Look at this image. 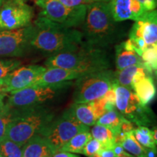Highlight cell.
<instances>
[{
    "label": "cell",
    "instance_id": "f35d334b",
    "mask_svg": "<svg viewBox=\"0 0 157 157\" xmlns=\"http://www.w3.org/2000/svg\"><path fill=\"white\" fill-rule=\"evenodd\" d=\"M3 98H4V93H1L0 92V107L3 106L4 104H3Z\"/></svg>",
    "mask_w": 157,
    "mask_h": 157
},
{
    "label": "cell",
    "instance_id": "7402d4cb",
    "mask_svg": "<svg viewBox=\"0 0 157 157\" xmlns=\"http://www.w3.org/2000/svg\"><path fill=\"white\" fill-rule=\"evenodd\" d=\"M92 138L93 137L90 130L79 132L63 145L58 151L81 154L84 147Z\"/></svg>",
    "mask_w": 157,
    "mask_h": 157
},
{
    "label": "cell",
    "instance_id": "2e32d148",
    "mask_svg": "<svg viewBox=\"0 0 157 157\" xmlns=\"http://www.w3.org/2000/svg\"><path fill=\"white\" fill-rule=\"evenodd\" d=\"M52 154L50 145L42 135L36 134L22 146V157H43Z\"/></svg>",
    "mask_w": 157,
    "mask_h": 157
},
{
    "label": "cell",
    "instance_id": "8992f818",
    "mask_svg": "<svg viewBox=\"0 0 157 157\" xmlns=\"http://www.w3.org/2000/svg\"><path fill=\"white\" fill-rule=\"evenodd\" d=\"M115 83L114 72L109 69L86 74L76 79L74 103H87L101 98Z\"/></svg>",
    "mask_w": 157,
    "mask_h": 157
},
{
    "label": "cell",
    "instance_id": "cb8c5ba5",
    "mask_svg": "<svg viewBox=\"0 0 157 157\" xmlns=\"http://www.w3.org/2000/svg\"><path fill=\"white\" fill-rule=\"evenodd\" d=\"M121 145L127 153L135 157H146V148L137 142L133 135V131L127 134L126 138L121 142Z\"/></svg>",
    "mask_w": 157,
    "mask_h": 157
},
{
    "label": "cell",
    "instance_id": "30bf717a",
    "mask_svg": "<svg viewBox=\"0 0 157 157\" xmlns=\"http://www.w3.org/2000/svg\"><path fill=\"white\" fill-rule=\"evenodd\" d=\"M34 8L25 0H5L0 7V30H13L31 25Z\"/></svg>",
    "mask_w": 157,
    "mask_h": 157
},
{
    "label": "cell",
    "instance_id": "83f0119b",
    "mask_svg": "<svg viewBox=\"0 0 157 157\" xmlns=\"http://www.w3.org/2000/svg\"><path fill=\"white\" fill-rule=\"evenodd\" d=\"M15 114V111L7 105H4L0 111V143L6 139V132L10 123L13 120Z\"/></svg>",
    "mask_w": 157,
    "mask_h": 157
},
{
    "label": "cell",
    "instance_id": "74e56055",
    "mask_svg": "<svg viewBox=\"0 0 157 157\" xmlns=\"http://www.w3.org/2000/svg\"><path fill=\"white\" fill-rule=\"evenodd\" d=\"M152 132V136H153V138H154V140L155 142L157 143V137H156V135H157V130H156V128H155L154 130H151Z\"/></svg>",
    "mask_w": 157,
    "mask_h": 157
},
{
    "label": "cell",
    "instance_id": "d6986e66",
    "mask_svg": "<svg viewBox=\"0 0 157 157\" xmlns=\"http://www.w3.org/2000/svg\"><path fill=\"white\" fill-rule=\"evenodd\" d=\"M74 117L82 124L87 127L95 125L96 120L94 113L90 103H74L68 109Z\"/></svg>",
    "mask_w": 157,
    "mask_h": 157
},
{
    "label": "cell",
    "instance_id": "8d00e7d4",
    "mask_svg": "<svg viewBox=\"0 0 157 157\" xmlns=\"http://www.w3.org/2000/svg\"><path fill=\"white\" fill-rule=\"evenodd\" d=\"M52 157H78L76 155L72 154V153L69 152H63V151H58L55 153Z\"/></svg>",
    "mask_w": 157,
    "mask_h": 157
},
{
    "label": "cell",
    "instance_id": "277c9868",
    "mask_svg": "<svg viewBox=\"0 0 157 157\" xmlns=\"http://www.w3.org/2000/svg\"><path fill=\"white\" fill-rule=\"evenodd\" d=\"M15 111L6 132V138L22 147L55 117L53 113L43 105H37Z\"/></svg>",
    "mask_w": 157,
    "mask_h": 157
},
{
    "label": "cell",
    "instance_id": "4fadbf2b",
    "mask_svg": "<svg viewBox=\"0 0 157 157\" xmlns=\"http://www.w3.org/2000/svg\"><path fill=\"white\" fill-rule=\"evenodd\" d=\"M109 5L116 22L127 20L138 21L148 12L137 0H110Z\"/></svg>",
    "mask_w": 157,
    "mask_h": 157
},
{
    "label": "cell",
    "instance_id": "4dcf8cb0",
    "mask_svg": "<svg viewBox=\"0 0 157 157\" xmlns=\"http://www.w3.org/2000/svg\"><path fill=\"white\" fill-rule=\"evenodd\" d=\"M90 104L93 109L94 116L97 121L99 118H101L107 112L106 108H105V102L103 97L90 102Z\"/></svg>",
    "mask_w": 157,
    "mask_h": 157
},
{
    "label": "cell",
    "instance_id": "e575fe53",
    "mask_svg": "<svg viewBox=\"0 0 157 157\" xmlns=\"http://www.w3.org/2000/svg\"><path fill=\"white\" fill-rule=\"evenodd\" d=\"M134 125H133L132 122L129 121L128 119H126L122 123L121 127V132L124 133V134L127 135L128 133L132 132L134 130Z\"/></svg>",
    "mask_w": 157,
    "mask_h": 157
},
{
    "label": "cell",
    "instance_id": "d6a6232c",
    "mask_svg": "<svg viewBox=\"0 0 157 157\" xmlns=\"http://www.w3.org/2000/svg\"><path fill=\"white\" fill-rule=\"evenodd\" d=\"M103 98L105 100V108H106L107 111L116 109V94L113 85L111 89H109L105 93Z\"/></svg>",
    "mask_w": 157,
    "mask_h": 157
},
{
    "label": "cell",
    "instance_id": "ba28073f",
    "mask_svg": "<svg viewBox=\"0 0 157 157\" xmlns=\"http://www.w3.org/2000/svg\"><path fill=\"white\" fill-rule=\"evenodd\" d=\"M36 5L42 9L39 15L69 29L83 24L87 13V5L71 7L58 0H36Z\"/></svg>",
    "mask_w": 157,
    "mask_h": 157
},
{
    "label": "cell",
    "instance_id": "7a4b0ae2",
    "mask_svg": "<svg viewBox=\"0 0 157 157\" xmlns=\"http://www.w3.org/2000/svg\"><path fill=\"white\" fill-rule=\"evenodd\" d=\"M82 33L84 42L94 48L103 49L115 42L119 36L118 28L109 3L95 2L87 5Z\"/></svg>",
    "mask_w": 157,
    "mask_h": 157
},
{
    "label": "cell",
    "instance_id": "8fae6325",
    "mask_svg": "<svg viewBox=\"0 0 157 157\" xmlns=\"http://www.w3.org/2000/svg\"><path fill=\"white\" fill-rule=\"evenodd\" d=\"M34 25L13 30H0V57H21L31 48Z\"/></svg>",
    "mask_w": 157,
    "mask_h": 157
},
{
    "label": "cell",
    "instance_id": "ffe728a7",
    "mask_svg": "<svg viewBox=\"0 0 157 157\" xmlns=\"http://www.w3.org/2000/svg\"><path fill=\"white\" fill-rule=\"evenodd\" d=\"M126 119V118L116 108L114 109L108 111L105 114L98 119L96 124L107 127L108 128L111 129L114 133L115 136H117L120 132L121 124Z\"/></svg>",
    "mask_w": 157,
    "mask_h": 157
},
{
    "label": "cell",
    "instance_id": "60d3db41",
    "mask_svg": "<svg viewBox=\"0 0 157 157\" xmlns=\"http://www.w3.org/2000/svg\"><path fill=\"white\" fill-rule=\"evenodd\" d=\"M52 156H53L52 154H50V155H47V156H44L43 157H52Z\"/></svg>",
    "mask_w": 157,
    "mask_h": 157
},
{
    "label": "cell",
    "instance_id": "d590c367",
    "mask_svg": "<svg viewBox=\"0 0 157 157\" xmlns=\"http://www.w3.org/2000/svg\"><path fill=\"white\" fill-rule=\"evenodd\" d=\"M90 157H117L112 149H102Z\"/></svg>",
    "mask_w": 157,
    "mask_h": 157
},
{
    "label": "cell",
    "instance_id": "5b68a950",
    "mask_svg": "<svg viewBox=\"0 0 157 157\" xmlns=\"http://www.w3.org/2000/svg\"><path fill=\"white\" fill-rule=\"evenodd\" d=\"M88 130L89 127L76 120L68 109L60 117H54L39 134L48 141L54 154L76 134Z\"/></svg>",
    "mask_w": 157,
    "mask_h": 157
},
{
    "label": "cell",
    "instance_id": "484cf974",
    "mask_svg": "<svg viewBox=\"0 0 157 157\" xmlns=\"http://www.w3.org/2000/svg\"><path fill=\"white\" fill-rule=\"evenodd\" d=\"M135 139L141 146L147 148H156V143L152 136V132L148 127L139 126L133 130Z\"/></svg>",
    "mask_w": 157,
    "mask_h": 157
},
{
    "label": "cell",
    "instance_id": "6da1fadb",
    "mask_svg": "<svg viewBox=\"0 0 157 157\" xmlns=\"http://www.w3.org/2000/svg\"><path fill=\"white\" fill-rule=\"evenodd\" d=\"M34 26L35 31L31 48L50 56L73 50L84 42L82 31L66 28L42 15L36 19Z\"/></svg>",
    "mask_w": 157,
    "mask_h": 157
},
{
    "label": "cell",
    "instance_id": "7c38bea8",
    "mask_svg": "<svg viewBox=\"0 0 157 157\" xmlns=\"http://www.w3.org/2000/svg\"><path fill=\"white\" fill-rule=\"evenodd\" d=\"M46 68L38 65L18 67L0 83V92L10 93L34 85Z\"/></svg>",
    "mask_w": 157,
    "mask_h": 157
},
{
    "label": "cell",
    "instance_id": "f546056e",
    "mask_svg": "<svg viewBox=\"0 0 157 157\" xmlns=\"http://www.w3.org/2000/svg\"><path fill=\"white\" fill-rule=\"evenodd\" d=\"M102 149H103V147L102 146L101 143L96 140V139L92 138L85 145V146L84 147L81 154L85 155L86 156L90 157L93 156L94 154H97L98 151H100Z\"/></svg>",
    "mask_w": 157,
    "mask_h": 157
},
{
    "label": "cell",
    "instance_id": "ab89813d",
    "mask_svg": "<svg viewBox=\"0 0 157 157\" xmlns=\"http://www.w3.org/2000/svg\"><path fill=\"white\" fill-rule=\"evenodd\" d=\"M4 2H5V0H0V7H1L2 5Z\"/></svg>",
    "mask_w": 157,
    "mask_h": 157
},
{
    "label": "cell",
    "instance_id": "9c48e42d",
    "mask_svg": "<svg viewBox=\"0 0 157 157\" xmlns=\"http://www.w3.org/2000/svg\"><path fill=\"white\" fill-rule=\"evenodd\" d=\"M68 86V84L56 86L32 85L17 91L12 92L7 105L11 109H25L42 105L53 99L63 88Z\"/></svg>",
    "mask_w": 157,
    "mask_h": 157
},
{
    "label": "cell",
    "instance_id": "5bb4252c",
    "mask_svg": "<svg viewBox=\"0 0 157 157\" xmlns=\"http://www.w3.org/2000/svg\"><path fill=\"white\" fill-rule=\"evenodd\" d=\"M46 70L34 85L56 86L68 84L73 80L86 75L85 73L75 70L64 69L56 67H46Z\"/></svg>",
    "mask_w": 157,
    "mask_h": 157
},
{
    "label": "cell",
    "instance_id": "4316f807",
    "mask_svg": "<svg viewBox=\"0 0 157 157\" xmlns=\"http://www.w3.org/2000/svg\"><path fill=\"white\" fill-rule=\"evenodd\" d=\"M0 157H22V147L6 138L0 143Z\"/></svg>",
    "mask_w": 157,
    "mask_h": 157
},
{
    "label": "cell",
    "instance_id": "3957f363",
    "mask_svg": "<svg viewBox=\"0 0 157 157\" xmlns=\"http://www.w3.org/2000/svg\"><path fill=\"white\" fill-rule=\"evenodd\" d=\"M46 67L75 70L90 74L109 69L110 62L103 49L94 48L84 42L78 48L52 55L44 62Z\"/></svg>",
    "mask_w": 157,
    "mask_h": 157
},
{
    "label": "cell",
    "instance_id": "e0dca14e",
    "mask_svg": "<svg viewBox=\"0 0 157 157\" xmlns=\"http://www.w3.org/2000/svg\"><path fill=\"white\" fill-rule=\"evenodd\" d=\"M135 95L143 105L148 106L156 97V90L154 78L151 75L146 76L140 81L132 84Z\"/></svg>",
    "mask_w": 157,
    "mask_h": 157
},
{
    "label": "cell",
    "instance_id": "b9f144b4",
    "mask_svg": "<svg viewBox=\"0 0 157 157\" xmlns=\"http://www.w3.org/2000/svg\"><path fill=\"white\" fill-rule=\"evenodd\" d=\"M4 105H3V106H1V107H0V111H2V109H3Z\"/></svg>",
    "mask_w": 157,
    "mask_h": 157
},
{
    "label": "cell",
    "instance_id": "9a60e30c",
    "mask_svg": "<svg viewBox=\"0 0 157 157\" xmlns=\"http://www.w3.org/2000/svg\"><path fill=\"white\" fill-rule=\"evenodd\" d=\"M140 25L141 34L147 47L157 45V15L156 11H148L136 21Z\"/></svg>",
    "mask_w": 157,
    "mask_h": 157
},
{
    "label": "cell",
    "instance_id": "ac0fdd59",
    "mask_svg": "<svg viewBox=\"0 0 157 157\" xmlns=\"http://www.w3.org/2000/svg\"><path fill=\"white\" fill-rule=\"evenodd\" d=\"M115 51L116 66L118 71L135 64H143L140 56L135 51L127 50L123 42L115 47Z\"/></svg>",
    "mask_w": 157,
    "mask_h": 157
},
{
    "label": "cell",
    "instance_id": "44dd1931",
    "mask_svg": "<svg viewBox=\"0 0 157 157\" xmlns=\"http://www.w3.org/2000/svg\"><path fill=\"white\" fill-rule=\"evenodd\" d=\"M93 138L99 141L105 149H113L116 144V136L111 129L103 125L95 124L91 129Z\"/></svg>",
    "mask_w": 157,
    "mask_h": 157
},
{
    "label": "cell",
    "instance_id": "52a82bcc",
    "mask_svg": "<svg viewBox=\"0 0 157 157\" xmlns=\"http://www.w3.org/2000/svg\"><path fill=\"white\" fill-rule=\"evenodd\" d=\"M116 108L124 117L138 126H148L153 122L154 115L148 106L140 103L132 90L115 84Z\"/></svg>",
    "mask_w": 157,
    "mask_h": 157
},
{
    "label": "cell",
    "instance_id": "1f68e13d",
    "mask_svg": "<svg viewBox=\"0 0 157 157\" xmlns=\"http://www.w3.org/2000/svg\"><path fill=\"white\" fill-rule=\"evenodd\" d=\"M67 7H77L81 5H88L95 2H107L109 3L110 0H58Z\"/></svg>",
    "mask_w": 157,
    "mask_h": 157
},
{
    "label": "cell",
    "instance_id": "603a6c76",
    "mask_svg": "<svg viewBox=\"0 0 157 157\" xmlns=\"http://www.w3.org/2000/svg\"><path fill=\"white\" fill-rule=\"evenodd\" d=\"M141 66H143V64H135L124 68V69L117 70V71L114 72L116 84L132 90V78L137 69Z\"/></svg>",
    "mask_w": 157,
    "mask_h": 157
},
{
    "label": "cell",
    "instance_id": "836d02e7",
    "mask_svg": "<svg viewBox=\"0 0 157 157\" xmlns=\"http://www.w3.org/2000/svg\"><path fill=\"white\" fill-rule=\"evenodd\" d=\"M143 5L147 11L154 10L156 7V0H137Z\"/></svg>",
    "mask_w": 157,
    "mask_h": 157
},
{
    "label": "cell",
    "instance_id": "d4e9b609",
    "mask_svg": "<svg viewBox=\"0 0 157 157\" xmlns=\"http://www.w3.org/2000/svg\"><path fill=\"white\" fill-rule=\"evenodd\" d=\"M140 58L143 67L150 74L156 73L157 68V45L149 46L143 50Z\"/></svg>",
    "mask_w": 157,
    "mask_h": 157
},
{
    "label": "cell",
    "instance_id": "f1b7e54d",
    "mask_svg": "<svg viewBox=\"0 0 157 157\" xmlns=\"http://www.w3.org/2000/svg\"><path fill=\"white\" fill-rule=\"evenodd\" d=\"M21 64L20 60L15 59L0 60V83L9 75L11 72L16 69Z\"/></svg>",
    "mask_w": 157,
    "mask_h": 157
}]
</instances>
